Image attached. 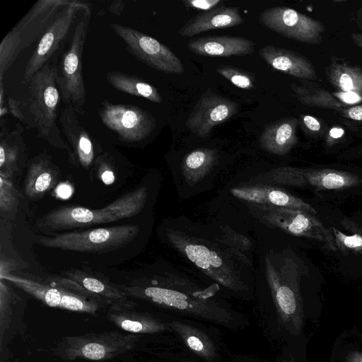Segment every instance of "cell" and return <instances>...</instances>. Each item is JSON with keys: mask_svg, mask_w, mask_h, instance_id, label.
Instances as JSON below:
<instances>
[{"mask_svg": "<svg viewBox=\"0 0 362 362\" xmlns=\"http://www.w3.org/2000/svg\"><path fill=\"white\" fill-rule=\"evenodd\" d=\"M266 272L275 298L281 311L288 315L296 313L298 305L297 295L293 286L283 280L281 269H277L271 259L266 257Z\"/></svg>", "mask_w": 362, "mask_h": 362, "instance_id": "22", "label": "cell"}, {"mask_svg": "<svg viewBox=\"0 0 362 362\" xmlns=\"http://www.w3.org/2000/svg\"><path fill=\"white\" fill-rule=\"evenodd\" d=\"M187 344L194 351H200L203 349V344L196 337L191 336L187 339Z\"/></svg>", "mask_w": 362, "mask_h": 362, "instance_id": "42", "label": "cell"}, {"mask_svg": "<svg viewBox=\"0 0 362 362\" xmlns=\"http://www.w3.org/2000/svg\"><path fill=\"white\" fill-rule=\"evenodd\" d=\"M346 362H362V351H352L349 353Z\"/></svg>", "mask_w": 362, "mask_h": 362, "instance_id": "44", "label": "cell"}, {"mask_svg": "<svg viewBox=\"0 0 362 362\" xmlns=\"http://www.w3.org/2000/svg\"><path fill=\"white\" fill-rule=\"evenodd\" d=\"M217 158L216 149L201 148L189 152L182 163L185 177L192 182L199 181L215 165Z\"/></svg>", "mask_w": 362, "mask_h": 362, "instance_id": "23", "label": "cell"}, {"mask_svg": "<svg viewBox=\"0 0 362 362\" xmlns=\"http://www.w3.org/2000/svg\"><path fill=\"white\" fill-rule=\"evenodd\" d=\"M244 20L235 7L221 6L199 13L187 21L178 31L184 37H192L204 31L225 29L243 23Z\"/></svg>", "mask_w": 362, "mask_h": 362, "instance_id": "18", "label": "cell"}, {"mask_svg": "<svg viewBox=\"0 0 362 362\" xmlns=\"http://www.w3.org/2000/svg\"><path fill=\"white\" fill-rule=\"evenodd\" d=\"M185 6L197 9L199 11H207L215 8L221 3V0H185L182 1Z\"/></svg>", "mask_w": 362, "mask_h": 362, "instance_id": "32", "label": "cell"}, {"mask_svg": "<svg viewBox=\"0 0 362 362\" xmlns=\"http://www.w3.org/2000/svg\"><path fill=\"white\" fill-rule=\"evenodd\" d=\"M261 23L285 37L308 44L322 41L325 25L295 9L286 6L267 8L259 14Z\"/></svg>", "mask_w": 362, "mask_h": 362, "instance_id": "11", "label": "cell"}, {"mask_svg": "<svg viewBox=\"0 0 362 362\" xmlns=\"http://www.w3.org/2000/svg\"><path fill=\"white\" fill-rule=\"evenodd\" d=\"M238 109L235 102L207 90L189 115L186 126L197 136L206 138L214 127L228 120Z\"/></svg>", "mask_w": 362, "mask_h": 362, "instance_id": "13", "label": "cell"}, {"mask_svg": "<svg viewBox=\"0 0 362 362\" xmlns=\"http://www.w3.org/2000/svg\"><path fill=\"white\" fill-rule=\"evenodd\" d=\"M123 1H115L112 3V4L110 6V11L116 15H120L122 12L124 7V3L122 4Z\"/></svg>", "mask_w": 362, "mask_h": 362, "instance_id": "43", "label": "cell"}, {"mask_svg": "<svg viewBox=\"0 0 362 362\" xmlns=\"http://www.w3.org/2000/svg\"><path fill=\"white\" fill-rule=\"evenodd\" d=\"M82 353L83 356L88 358L99 360L105 356V348L99 344L90 343L83 347Z\"/></svg>", "mask_w": 362, "mask_h": 362, "instance_id": "34", "label": "cell"}, {"mask_svg": "<svg viewBox=\"0 0 362 362\" xmlns=\"http://www.w3.org/2000/svg\"><path fill=\"white\" fill-rule=\"evenodd\" d=\"M259 54L267 64L277 71L301 79L317 78L312 63L304 56L293 51L266 45L259 50Z\"/></svg>", "mask_w": 362, "mask_h": 362, "instance_id": "17", "label": "cell"}, {"mask_svg": "<svg viewBox=\"0 0 362 362\" xmlns=\"http://www.w3.org/2000/svg\"><path fill=\"white\" fill-rule=\"evenodd\" d=\"M45 300L50 307L59 306L62 300V293L58 289L51 287L46 294Z\"/></svg>", "mask_w": 362, "mask_h": 362, "instance_id": "39", "label": "cell"}, {"mask_svg": "<svg viewBox=\"0 0 362 362\" xmlns=\"http://www.w3.org/2000/svg\"><path fill=\"white\" fill-rule=\"evenodd\" d=\"M91 11L77 21L59 57L57 83L63 102L79 116L84 115L86 91L82 71V57Z\"/></svg>", "mask_w": 362, "mask_h": 362, "instance_id": "3", "label": "cell"}, {"mask_svg": "<svg viewBox=\"0 0 362 362\" xmlns=\"http://www.w3.org/2000/svg\"><path fill=\"white\" fill-rule=\"evenodd\" d=\"M354 153L356 156H362V145L358 146Z\"/></svg>", "mask_w": 362, "mask_h": 362, "instance_id": "47", "label": "cell"}, {"mask_svg": "<svg viewBox=\"0 0 362 362\" xmlns=\"http://www.w3.org/2000/svg\"><path fill=\"white\" fill-rule=\"evenodd\" d=\"M144 293L153 301L160 304L177 309H185L188 307L187 296L185 293L173 289L148 287L145 289Z\"/></svg>", "mask_w": 362, "mask_h": 362, "instance_id": "27", "label": "cell"}, {"mask_svg": "<svg viewBox=\"0 0 362 362\" xmlns=\"http://www.w3.org/2000/svg\"><path fill=\"white\" fill-rule=\"evenodd\" d=\"M27 86L29 95L21 101V122L28 128L36 129L37 136L49 144L69 151L57 124L60 92L56 67L49 62Z\"/></svg>", "mask_w": 362, "mask_h": 362, "instance_id": "1", "label": "cell"}, {"mask_svg": "<svg viewBox=\"0 0 362 362\" xmlns=\"http://www.w3.org/2000/svg\"><path fill=\"white\" fill-rule=\"evenodd\" d=\"M328 81L338 90L362 95V69L349 62L332 58L325 69Z\"/></svg>", "mask_w": 362, "mask_h": 362, "instance_id": "20", "label": "cell"}, {"mask_svg": "<svg viewBox=\"0 0 362 362\" xmlns=\"http://www.w3.org/2000/svg\"><path fill=\"white\" fill-rule=\"evenodd\" d=\"M106 79L117 90L144 98L153 103H162V97L158 89L136 76L113 71L106 74Z\"/></svg>", "mask_w": 362, "mask_h": 362, "instance_id": "21", "label": "cell"}, {"mask_svg": "<svg viewBox=\"0 0 362 362\" xmlns=\"http://www.w3.org/2000/svg\"><path fill=\"white\" fill-rule=\"evenodd\" d=\"M17 192L12 184L2 175L0 176V208L1 211L8 212L17 204Z\"/></svg>", "mask_w": 362, "mask_h": 362, "instance_id": "31", "label": "cell"}, {"mask_svg": "<svg viewBox=\"0 0 362 362\" xmlns=\"http://www.w3.org/2000/svg\"><path fill=\"white\" fill-rule=\"evenodd\" d=\"M216 71L240 88H254V80L252 76L235 67L228 65L218 66L216 67Z\"/></svg>", "mask_w": 362, "mask_h": 362, "instance_id": "28", "label": "cell"}, {"mask_svg": "<svg viewBox=\"0 0 362 362\" xmlns=\"http://www.w3.org/2000/svg\"><path fill=\"white\" fill-rule=\"evenodd\" d=\"M291 88L298 100L305 105L338 112L346 107L341 100L322 88L296 83H291Z\"/></svg>", "mask_w": 362, "mask_h": 362, "instance_id": "25", "label": "cell"}, {"mask_svg": "<svg viewBox=\"0 0 362 362\" xmlns=\"http://www.w3.org/2000/svg\"><path fill=\"white\" fill-rule=\"evenodd\" d=\"M226 237L220 240L230 250L231 252H236L235 256L242 258L246 262V257L241 252L247 250L251 247V243L245 236L228 230Z\"/></svg>", "mask_w": 362, "mask_h": 362, "instance_id": "30", "label": "cell"}, {"mask_svg": "<svg viewBox=\"0 0 362 362\" xmlns=\"http://www.w3.org/2000/svg\"><path fill=\"white\" fill-rule=\"evenodd\" d=\"M166 236L172 245L207 275L226 286L233 284L234 270L214 247L203 240L173 230H168Z\"/></svg>", "mask_w": 362, "mask_h": 362, "instance_id": "12", "label": "cell"}, {"mask_svg": "<svg viewBox=\"0 0 362 362\" xmlns=\"http://www.w3.org/2000/svg\"><path fill=\"white\" fill-rule=\"evenodd\" d=\"M56 172L45 158H37L30 165L25 182V193L30 197L43 195L54 184Z\"/></svg>", "mask_w": 362, "mask_h": 362, "instance_id": "24", "label": "cell"}, {"mask_svg": "<svg viewBox=\"0 0 362 362\" xmlns=\"http://www.w3.org/2000/svg\"><path fill=\"white\" fill-rule=\"evenodd\" d=\"M232 194L250 204L288 207L300 209L316 215L315 209L309 204L282 189L263 185L233 187Z\"/></svg>", "mask_w": 362, "mask_h": 362, "instance_id": "14", "label": "cell"}, {"mask_svg": "<svg viewBox=\"0 0 362 362\" xmlns=\"http://www.w3.org/2000/svg\"><path fill=\"white\" fill-rule=\"evenodd\" d=\"M90 6L85 2L71 0L55 16L47 29L40 38L28 59L24 71L23 83L28 84L61 46L69 40L77 21Z\"/></svg>", "mask_w": 362, "mask_h": 362, "instance_id": "6", "label": "cell"}, {"mask_svg": "<svg viewBox=\"0 0 362 362\" xmlns=\"http://www.w3.org/2000/svg\"><path fill=\"white\" fill-rule=\"evenodd\" d=\"M345 134L344 129L339 126H334L329 129L325 136V144L330 147L337 144Z\"/></svg>", "mask_w": 362, "mask_h": 362, "instance_id": "38", "label": "cell"}, {"mask_svg": "<svg viewBox=\"0 0 362 362\" xmlns=\"http://www.w3.org/2000/svg\"><path fill=\"white\" fill-rule=\"evenodd\" d=\"M103 124L126 142L141 141L154 130L153 117L138 106L103 101L98 108Z\"/></svg>", "mask_w": 362, "mask_h": 362, "instance_id": "10", "label": "cell"}, {"mask_svg": "<svg viewBox=\"0 0 362 362\" xmlns=\"http://www.w3.org/2000/svg\"><path fill=\"white\" fill-rule=\"evenodd\" d=\"M139 231L137 225L127 224L60 233L52 237H38L36 243L49 248L103 253L126 246L137 236Z\"/></svg>", "mask_w": 362, "mask_h": 362, "instance_id": "5", "label": "cell"}, {"mask_svg": "<svg viewBox=\"0 0 362 362\" xmlns=\"http://www.w3.org/2000/svg\"><path fill=\"white\" fill-rule=\"evenodd\" d=\"M299 120L295 117L284 118L265 127L259 138L261 147L275 155L288 153L296 144Z\"/></svg>", "mask_w": 362, "mask_h": 362, "instance_id": "19", "label": "cell"}, {"mask_svg": "<svg viewBox=\"0 0 362 362\" xmlns=\"http://www.w3.org/2000/svg\"><path fill=\"white\" fill-rule=\"evenodd\" d=\"M339 112L345 118L362 122V105L346 106Z\"/></svg>", "mask_w": 362, "mask_h": 362, "instance_id": "37", "label": "cell"}, {"mask_svg": "<svg viewBox=\"0 0 362 362\" xmlns=\"http://www.w3.org/2000/svg\"><path fill=\"white\" fill-rule=\"evenodd\" d=\"M255 42L247 38L230 36H209L194 38L187 42L192 52L205 57H228L254 52Z\"/></svg>", "mask_w": 362, "mask_h": 362, "instance_id": "16", "label": "cell"}, {"mask_svg": "<svg viewBox=\"0 0 362 362\" xmlns=\"http://www.w3.org/2000/svg\"><path fill=\"white\" fill-rule=\"evenodd\" d=\"M265 182L317 190H341L356 187L361 177L350 172L330 168L279 167L263 175Z\"/></svg>", "mask_w": 362, "mask_h": 362, "instance_id": "8", "label": "cell"}, {"mask_svg": "<svg viewBox=\"0 0 362 362\" xmlns=\"http://www.w3.org/2000/svg\"><path fill=\"white\" fill-rule=\"evenodd\" d=\"M251 211L269 226L289 234L319 241L329 250L337 246L331 229L327 228L315 215L305 211L288 208L250 204Z\"/></svg>", "mask_w": 362, "mask_h": 362, "instance_id": "7", "label": "cell"}, {"mask_svg": "<svg viewBox=\"0 0 362 362\" xmlns=\"http://www.w3.org/2000/svg\"><path fill=\"white\" fill-rule=\"evenodd\" d=\"M337 247L341 252H351L362 255V235L354 233L348 235L336 228H331Z\"/></svg>", "mask_w": 362, "mask_h": 362, "instance_id": "29", "label": "cell"}, {"mask_svg": "<svg viewBox=\"0 0 362 362\" xmlns=\"http://www.w3.org/2000/svg\"><path fill=\"white\" fill-rule=\"evenodd\" d=\"M354 43L362 49V33H353L351 35Z\"/></svg>", "mask_w": 362, "mask_h": 362, "instance_id": "45", "label": "cell"}, {"mask_svg": "<svg viewBox=\"0 0 362 362\" xmlns=\"http://www.w3.org/2000/svg\"><path fill=\"white\" fill-rule=\"evenodd\" d=\"M72 192V187L66 183L59 185L56 189L57 195L62 199L69 198L71 196Z\"/></svg>", "mask_w": 362, "mask_h": 362, "instance_id": "41", "label": "cell"}, {"mask_svg": "<svg viewBox=\"0 0 362 362\" xmlns=\"http://www.w3.org/2000/svg\"><path fill=\"white\" fill-rule=\"evenodd\" d=\"M356 19L358 27L362 30V8L357 11Z\"/></svg>", "mask_w": 362, "mask_h": 362, "instance_id": "46", "label": "cell"}, {"mask_svg": "<svg viewBox=\"0 0 362 362\" xmlns=\"http://www.w3.org/2000/svg\"><path fill=\"white\" fill-rule=\"evenodd\" d=\"M299 123L305 130L312 134H317L322 131V124L320 120L310 115H300Z\"/></svg>", "mask_w": 362, "mask_h": 362, "instance_id": "33", "label": "cell"}, {"mask_svg": "<svg viewBox=\"0 0 362 362\" xmlns=\"http://www.w3.org/2000/svg\"><path fill=\"white\" fill-rule=\"evenodd\" d=\"M60 305L71 310H81L84 307L81 299L66 293H62Z\"/></svg>", "mask_w": 362, "mask_h": 362, "instance_id": "36", "label": "cell"}, {"mask_svg": "<svg viewBox=\"0 0 362 362\" xmlns=\"http://www.w3.org/2000/svg\"><path fill=\"white\" fill-rule=\"evenodd\" d=\"M111 28L125 42L129 52L148 66L169 74H182L180 59L167 46L132 28L111 23Z\"/></svg>", "mask_w": 362, "mask_h": 362, "instance_id": "9", "label": "cell"}, {"mask_svg": "<svg viewBox=\"0 0 362 362\" xmlns=\"http://www.w3.org/2000/svg\"><path fill=\"white\" fill-rule=\"evenodd\" d=\"M23 129L18 125L11 132L2 129L0 144L1 173H8L17 162L19 155V144L22 143Z\"/></svg>", "mask_w": 362, "mask_h": 362, "instance_id": "26", "label": "cell"}, {"mask_svg": "<svg viewBox=\"0 0 362 362\" xmlns=\"http://www.w3.org/2000/svg\"><path fill=\"white\" fill-rule=\"evenodd\" d=\"M79 115L71 106L66 105L59 118L62 132L72 148L71 154L83 167H88L95 156V148L87 130L81 123Z\"/></svg>", "mask_w": 362, "mask_h": 362, "instance_id": "15", "label": "cell"}, {"mask_svg": "<svg viewBox=\"0 0 362 362\" xmlns=\"http://www.w3.org/2000/svg\"><path fill=\"white\" fill-rule=\"evenodd\" d=\"M71 0H39L0 43V80L19 54L39 40L57 14Z\"/></svg>", "mask_w": 362, "mask_h": 362, "instance_id": "4", "label": "cell"}, {"mask_svg": "<svg viewBox=\"0 0 362 362\" xmlns=\"http://www.w3.org/2000/svg\"><path fill=\"white\" fill-rule=\"evenodd\" d=\"M98 163L100 165L99 173L102 181L105 185H111L115 181V175L113 171L111 170L109 163L103 157L98 158Z\"/></svg>", "mask_w": 362, "mask_h": 362, "instance_id": "35", "label": "cell"}, {"mask_svg": "<svg viewBox=\"0 0 362 362\" xmlns=\"http://www.w3.org/2000/svg\"><path fill=\"white\" fill-rule=\"evenodd\" d=\"M147 189L141 187L100 209L64 206L38 218L37 227L45 231L71 229L117 221L138 214L144 207Z\"/></svg>", "mask_w": 362, "mask_h": 362, "instance_id": "2", "label": "cell"}, {"mask_svg": "<svg viewBox=\"0 0 362 362\" xmlns=\"http://www.w3.org/2000/svg\"><path fill=\"white\" fill-rule=\"evenodd\" d=\"M121 326L124 330L132 332H139L143 328L142 325L140 322L129 320H124L122 322Z\"/></svg>", "mask_w": 362, "mask_h": 362, "instance_id": "40", "label": "cell"}]
</instances>
